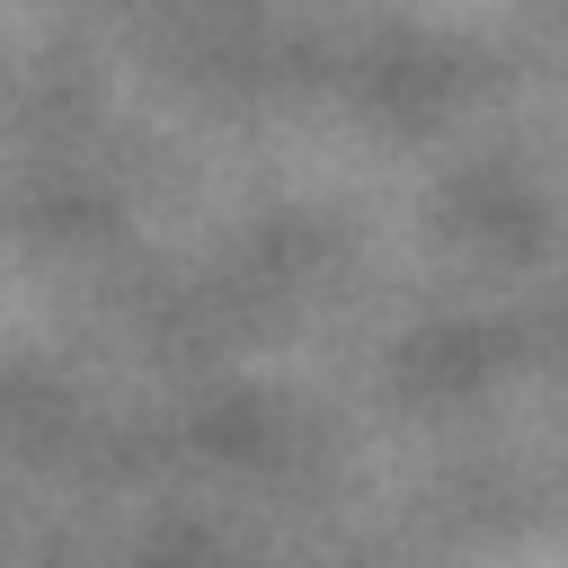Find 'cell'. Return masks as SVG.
Returning a JSON list of instances; mask_svg holds the SVG:
<instances>
[]
</instances>
